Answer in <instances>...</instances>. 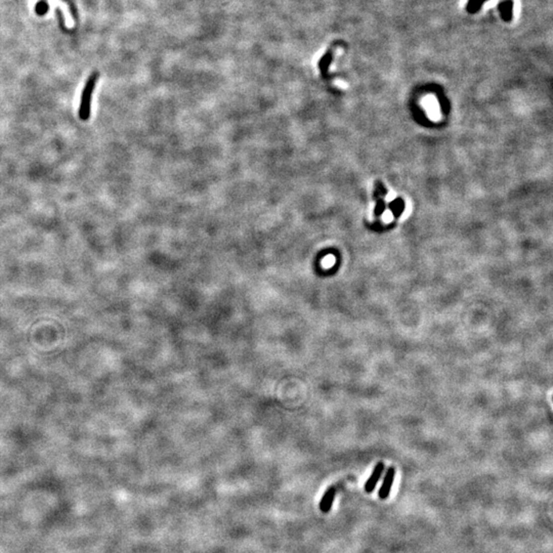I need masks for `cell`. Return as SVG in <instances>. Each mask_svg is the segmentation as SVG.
Segmentation results:
<instances>
[{
    "instance_id": "1",
    "label": "cell",
    "mask_w": 553,
    "mask_h": 553,
    "mask_svg": "<svg viewBox=\"0 0 553 553\" xmlns=\"http://www.w3.org/2000/svg\"><path fill=\"white\" fill-rule=\"evenodd\" d=\"M99 75L98 73H93L89 79L87 80L82 95H81V102H80V107H79V112H78V115L79 118L82 121H86L89 119L90 116V104H91V95L93 92V89L95 87V84H97V80H98Z\"/></svg>"
},
{
    "instance_id": "2",
    "label": "cell",
    "mask_w": 553,
    "mask_h": 553,
    "mask_svg": "<svg viewBox=\"0 0 553 553\" xmlns=\"http://www.w3.org/2000/svg\"><path fill=\"white\" fill-rule=\"evenodd\" d=\"M394 475H395V469L394 467H389L388 470L386 471V474L384 476V480L382 485H381L379 492H378V497L381 500H385L389 497L390 495V491L393 485V481H394Z\"/></svg>"
},
{
    "instance_id": "3",
    "label": "cell",
    "mask_w": 553,
    "mask_h": 553,
    "mask_svg": "<svg viewBox=\"0 0 553 553\" xmlns=\"http://www.w3.org/2000/svg\"><path fill=\"white\" fill-rule=\"evenodd\" d=\"M336 487L332 486L330 488L327 489V491L325 492V494L323 495V497L320 501V510L324 513H328L333 505L334 499H335V496H336Z\"/></svg>"
},
{
    "instance_id": "4",
    "label": "cell",
    "mask_w": 553,
    "mask_h": 553,
    "mask_svg": "<svg viewBox=\"0 0 553 553\" xmlns=\"http://www.w3.org/2000/svg\"><path fill=\"white\" fill-rule=\"evenodd\" d=\"M384 469V464L382 462H378L376 464V466L374 467L370 478L367 480L366 484H365V491L367 493H372L374 491V489L376 488V485L378 483V481L381 478V474H382Z\"/></svg>"
},
{
    "instance_id": "5",
    "label": "cell",
    "mask_w": 553,
    "mask_h": 553,
    "mask_svg": "<svg viewBox=\"0 0 553 553\" xmlns=\"http://www.w3.org/2000/svg\"><path fill=\"white\" fill-rule=\"evenodd\" d=\"M334 261H335L334 257H333L332 255H329V256H327L325 259H324L323 262H325V265H326V266H331V265L334 263Z\"/></svg>"
}]
</instances>
